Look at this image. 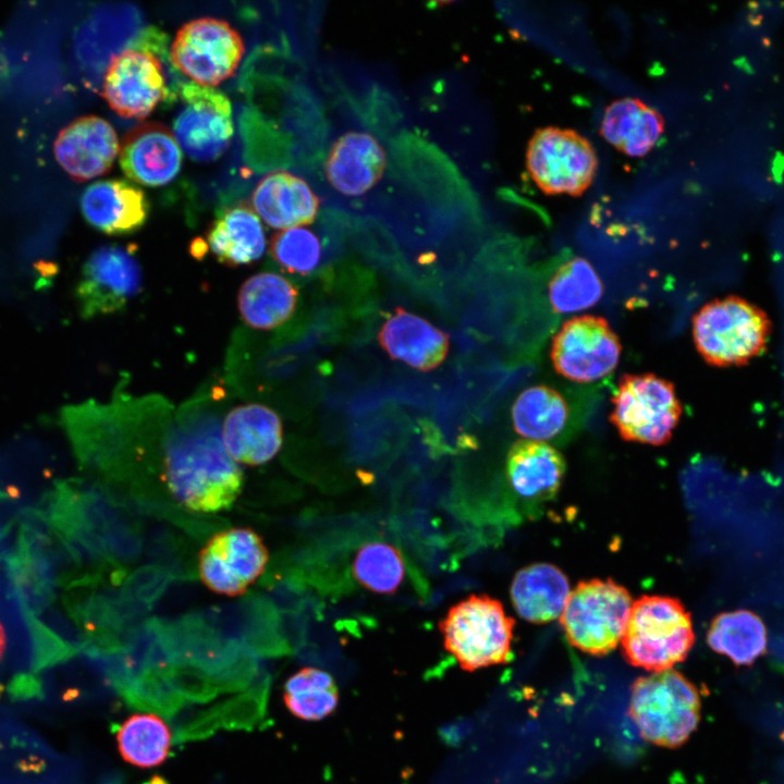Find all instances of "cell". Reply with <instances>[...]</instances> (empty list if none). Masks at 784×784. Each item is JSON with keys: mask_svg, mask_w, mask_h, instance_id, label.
Segmentation results:
<instances>
[{"mask_svg": "<svg viewBox=\"0 0 784 784\" xmlns=\"http://www.w3.org/2000/svg\"><path fill=\"white\" fill-rule=\"evenodd\" d=\"M154 477L158 492L186 512L216 514L234 504L244 476L223 445L222 422L210 399L192 400L174 413Z\"/></svg>", "mask_w": 784, "mask_h": 784, "instance_id": "obj_1", "label": "cell"}, {"mask_svg": "<svg viewBox=\"0 0 784 784\" xmlns=\"http://www.w3.org/2000/svg\"><path fill=\"white\" fill-rule=\"evenodd\" d=\"M172 64L166 35L147 28L133 48L111 57L102 95L110 108L126 119H144L160 103L177 101L180 85L168 75Z\"/></svg>", "mask_w": 784, "mask_h": 784, "instance_id": "obj_2", "label": "cell"}, {"mask_svg": "<svg viewBox=\"0 0 784 784\" xmlns=\"http://www.w3.org/2000/svg\"><path fill=\"white\" fill-rule=\"evenodd\" d=\"M695 641L689 612L667 596L633 601L621 640L626 660L647 671L671 670L688 656Z\"/></svg>", "mask_w": 784, "mask_h": 784, "instance_id": "obj_3", "label": "cell"}, {"mask_svg": "<svg viewBox=\"0 0 784 784\" xmlns=\"http://www.w3.org/2000/svg\"><path fill=\"white\" fill-rule=\"evenodd\" d=\"M691 333L707 364L740 366L765 350L771 323L758 306L738 296H726L705 304L695 314Z\"/></svg>", "mask_w": 784, "mask_h": 784, "instance_id": "obj_4", "label": "cell"}, {"mask_svg": "<svg viewBox=\"0 0 784 784\" xmlns=\"http://www.w3.org/2000/svg\"><path fill=\"white\" fill-rule=\"evenodd\" d=\"M515 621L488 595H470L439 622L443 645L461 669L473 672L504 663L511 654Z\"/></svg>", "mask_w": 784, "mask_h": 784, "instance_id": "obj_5", "label": "cell"}, {"mask_svg": "<svg viewBox=\"0 0 784 784\" xmlns=\"http://www.w3.org/2000/svg\"><path fill=\"white\" fill-rule=\"evenodd\" d=\"M629 711L645 739L676 747L698 725L700 698L696 686L681 673L659 671L634 683Z\"/></svg>", "mask_w": 784, "mask_h": 784, "instance_id": "obj_6", "label": "cell"}, {"mask_svg": "<svg viewBox=\"0 0 784 784\" xmlns=\"http://www.w3.org/2000/svg\"><path fill=\"white\" fill-rule=\"evenodd\" d=\"M632 604L628 590L610 578L581 580L571 590L560 622L571 645L602 656L621 642Z\"/></svg>", "mask_w": 784, "mask_h": 784, "instance_id": "obj_7", "label": "cell"}, {"mask_svg": "<svg viewBox=\"0 0 784 784\" xmlns=\"http://www.w3.org/2000/svg\"><path fill=\"white\" fill-rule=\"evenodd\" d=\"M610 421L622 439L641 444L669 442L683 407L674 384L654 373H625L612 396Z\"/></svg>", "mask_w": 784, "mask_h": 784, "instance_id": "obj_8", "label": "cell"}, {"mask_svg": "<svg viewBox=\"0 0 784 784\" xmlns=\"http://www.w3.org/2000/svg\"><path fill=\"white\" fill-rule=\"evenodd\" d=\"M526 167L543 193L578 196L591 185L598 157L591 143L578 132L548 126L531 136Z\"/></svg>", "mask_w": 784, "mask_h": 784, "instance_id": "obj_9", "label": "cell"}, {"mask_svg": "<svg viewBox=\"0 0 784 784\" xmlns=\"http://www.w3.org/2000/svg\"><path fill=\"white\" fill-rule=\"evenodd\" d=\"M243 53L244 42L237 30L213 17L182 25L170 48L174 68L192 82L208 87L232 76Z\"/></svg>", "mask_w": 784, "mask_h": 784, "instance_id": "obj_10", "label": "cell"}, {"mask_svg": "<svg viewBox=\"0 0 784 784\" xmlns=\"http://www.w3.org/2000/svg\"><path fill=\"white\" fill-rule=\"evenodd\" d=\"M622 345L608 320L583 315L566 320L552 339L550 356L555 371L574 382L589 383L617 366Z\"/></svg>", "mask_w": 784, "mask_h": 784, "instance_id": "obj_11", "label": "cell"}, {"mask_svg": "<svg viewBox=\"0 0 784 784\" xmlns=\"http://www.w3.org/2000/svg\"><path fill=\"white\" fill-rule=\"evenodd\" d=\"M181 107L173 120L174 137L194 161L218 159L233 136L232 107L220 90L183 82L179 87Z\"/></svg>", "mask_w": 784, "mask_h": 784, "instance_id": "obj_12", "label": "cell"}, {"mask_svg": "<svg viewBox=\"0 0 784 784\" xmlns=\"http://www.w3.org/2000/svg\"><path fill=\"white\" fill-rule=\"evenodd\" d=\"M268 560V548L258 532L232 527L213 534L203 546L198 574L210 591L237 597L260 577Z\"/></svg>", "mask_w": 784, "mask_h": 784, "instance_id": "obj_13", "label": "cell"}, {"mask_svg": "<svg viewBox=\"0 0 784 784\" xmlns=\"http://www.w3.org/2000/svg\"><path fill=\"white\" fill-rule=\"evenodd\" d=\"M133 245L98 247L85 261L75 296L85 318L121 311L142 287V270Z\"/></svg>", "mask_w": 784, "mask_h": 784, "instance_id": "obj_14", "label": "cell"}, {"mask_svg": "<svg viewBox=\"0 0 784 784\" xmlns=\"http://www.w3.org/2000/svg\"><path fill=\"white\" fill-rule=\"evenodd\" d=\"M388 156L370 132L348 128L332 140L322 161V180L340 200H365L382 182Z\"/></svg>", "mask_w": 784, "mask_h": 784, "instance_id": "obj_15", "label": "cell"}, {"mask_svg": "<svg viewBox=\"0 0 784 784\" xmlns=\"http://www.w3.org/2000/svg\"><path fill=\"white\" fill-rule=\"evenodd\" d=\"M53 151L70 176L84 182L111 170L120 152V143L108 121L96 115H85L61 130Z\"/></svg>", "mask_w": 784, "mask_h": 784, "instance_id": "obj_16", "label": "cell"}, {"mask_svg": "<svg viewBox=\"0 0 784 784\" xmlns=\"http://www.w3.org/2000/svg\"><path fill=\"white\" fill-rule=\"evenodd\" d=\"M119 162L131 181L146 186H161L179 174L182 152L174 134L166 125L144 122L124 134Z\"/></svg>", "mask_w": 784, "mask_h": 784, "instance_id": "obj_17", "label": "cell"}, {"mask_svg": "<svg viewBox=\"0 0 784 784\" xmlns=\"http://www.w3.org/2000/svg\"><path fill=\"white\" fill-rule=\"evenodd\" d=\"M223 445L235 463L258 466L271 461L283 442L279 415L262 404L231 409L222 422Z\"/></svg>", "mask_w": 784, "mask_h": 784, "instance_id": "obj_18", "label": "cell"}, {"mask_svg": "<svg viewBox=\"0 0 784 784\" xmlns=\"http://www.w3.org/2000/svg\"><path fill=\"white\" fill-rule=\"evenodd\" d=\"M378 339L391 358L420 371L436 369L450 350L448 333L401 307L382 323Z\"/></svg>", "mask_w": 784, "mask_h": 784, "instance_id": "obj_19", "label": "cell"}, {"mask_svg": "<svg viewBox=\"0 0 784 784\" xmlns=\"http://www.w3.org/2000/svg\"><path fill=\"white\" fill-rule=\"evenodd\" d=\"M87 222L109 235H127L147 221L149 201L136 185L111 179L90 184L81 197Z\"/></svg>", "mask_w": 784, "mask_h": 784, "instance_id": "obj_20", "label": "cell"}, {"mask_svg": "<svg viewBox=\"0 0 784 784\" xmlns=\"http://www.w3.org/2000/svg\"><path fill=\"white\" fill-rule=\"evenodd\" d=\"M252 204L266 224L285 230L313 223L320 200L304 179L278 170L261 177L253 192Z\"/></svg>", "mask_w": 784, "mask_h": 784, "instance_id": "obj_21", "label": "cell"}, {"mask_svg": "<svg viewBox=\"0 0 784 784\" xmlns=\"http://www.w3.org/2000/svg\"><path fill=\"white\" fill-rule=\"evenodd\" d=\"M505 471L513 491L525 501H549L558 493L566 463L547 442L517 440L506 455Z\"/></svg>", "mask_w": 784, "mask_h": 784, "instance_id": "obj_22", "label": "cell"}, {"mask_svg": "<svg viewBox=\"0 0 784 784\" xmlns=\"http://www.w3.org/2000/svg\"><path fill=\"white\" fill-rule=\"evenodd\" d=\"M571 593L567 576L550 563H532L518 569L510 597L523 620L544 624L560 618Z\"/></svg>", "mask_w": 784, "mask_h": 784, "instance_id": "obj_23", "label": "cell"}, {"mask_svg": "<svg viewBox=\"0 0 784 784\" xmlns=\"http://www.w3.org/2000/svg\"><path fill=\"white\" fill-rule=\"evenodd\" d=\"M206 244L219 262L236 267L264 255L266 235L254 209L240 203L219 211L206 233Z\"/></svg>", "mask_w": 784, "mask_h": 784, "instance_id": "obj_24", "label": "cell"}, {"mask_svg": "<svg viewBox=\"0 0 784 784\" xmlns=\"http://www.w3.org/2000/svg\"><path fill=\"white\" fill-rule=\"evenodd\" d=\"M664 120L653 107L638 98L625 97L611 102L603 112L600 132L615 149L642 157L658 143Z\"/></svg>", "mask_w": 784, "mask_h": 784, "instance_id": "obj_25", "label": "cell"}, {"mask_svg": "<svg viewBox=\"0 0 784 784\" xmlns=\"http://www.w3.org/2000/svg\"><path fill=\"white\" fill-rule=\"evenodd\" d=\"M297 296V290L284 277L260 272L242 284L237 306L246 324L257 330H270L293 315Z\"/></svg>", "mask_w": 784, "mask_h": 784, "instance_id": "obj_26", "label": "cell"}, {"mask_svg": "<svg viewBox=\"0 0 784 784\" xmlns=\"http://www.w3.org/2000/svg\"><path fill=\"white\" fill-rule=\"evenodd\" d=\"M707 642L734 664L750 665L767 651V628L760 616L749 610L722 612L711 621Z\"/></svg>", "mask_w": 784, "mask_h": 784, "instance_id": "obj_27", "label": "cell"}, {"mask_svg": "<svg viewBox=\"0 0 784 784\" xmlns=\"http://www.w3.org/2000/svg\"><path fill=\"white\" fill-rule=\"evenodd\" d=\"M511 415L516 433L524 439L547 442L565 428L568 406L559 391L537 384L517 395Z\"/></svg>", "mask_w": 784, "mask_h": 784, "instance_id": "obj_28", "label": "cell"}, {"mask_svg": "<svg viewBox=\"0 0 784 784\" xmlns=\"http://www.w3.org/2000/svg\"><path fill=\"white\" fill-rule=\"evenodd\" d=\"M118 750L133 767L150 769L162 764L171 747V732L159 716L135 713L128 716L117 733Z\"/></svg>", "mask_w": 784, "mask_h": 784, "instance_id": "obj_29", "label": "cell"}, {"mask_svg": "<svg viewBox=\"0 0 784 784\" xmlns=\"http://www.w3.org/2000/svg\"><path fill=\"white\" fill-rule=\"evenodd\" d=\"M603 294V283L581 257L563 262L549 281V301L558 314L578 313L596 305Z\"/></svg>", "mask_w": 784, "mask_h": 784, "instance_id": "obj_30", "label": "cell"}, {"mask_svg": "<svg viewBox=\"0 0 784 784\" xmlns=\"http://www.w3.org/2000/svg\"><path fill=\"white\" fill-rule=\"evenodd\" d=\"M283 700L287 710L296 718L320 721L336 709L339 690L328 672L308 666L287 678Z\"/></svg>", "mask_w": 784, "mask_h": 784, "instance_id": "obj_31", "label": "cell"}, {"mask_svg": "<svg viewBox=\"0 0 784 784\" xmlns=\"http://www.w3.org/2000/svg\"><path fill=\"white\" fill-rule=\"evenodd\" d=\"M356 581L376 593H394L406 576L401 551L384 541H369L360 546L352 561Z\"/></svg>", "mask_w": 784, "mask_h": 784, "instance_id": "obj_32", "label": "cell"}, {"mask_svg": "<svg viewBox=\"0 0 784 784\" xmlns=\"http://www.w3.org/2000/svg\"><path fill=\"white\" fill-rule=\"evenodd\" d=\"M269 253L287 272L307 274L320 261L321 244L313 231L297 226L274 234L270 241Z\"/></svg>", "mask_w": 784, "mask_h": 784, "instance_id": "obj_33", "label": "cell"}, {"mask_svg": "<svg viewBox=\"0 0 784 784\" xmlns=\"http://www.w3.org/2000/svg\"><path fill=\"white\" fill-rule=\"evenodd\" d=\"M774 661L784 670V637L777 638L772 646Z\"/></svg>", "mask_w": 784, "mask_h": 784, "instance_id": "obj_34", "label": "cell"}, {"mask_svg": "<svg viewBox=\"0 0 784 784\" xmlns=\"http://www.w3.org/2000/svg\"><path fill=\"white\" fill-rule=\"evenodd\" d=\"M5 646H7V635H5L3 626L0 623V660L4 653Z\"/></svg>", "mask_w": 784, "mask_h": 784, "instance_id": "obj_35", "label": "cell"}]
</instances>
